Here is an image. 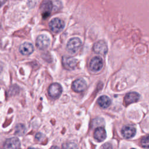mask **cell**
<instances>
[{
    "instance_id": "1",
    "label": "cell",
    "mask_w": 149,
    "mask_h": 149,
    "mask_svg": "<svg viewBox=\"0 0 149 149\" xmlns=\"http://www.w3.org/2000/svg\"><path fill=\"white\" fill-rule=\"evenodd\" d=\"M81 45V41L78 37H73L70 38L66 45V48L68 51L71 54L76 53L79 49L80 48Z\"/></svg>"
},
{
    "instance_id": "2",
    "label": "cell",
    "mask_w": 149,
    "mask_h": 149,
    "mask_svg": "<svg viewBox=\"0 0 149 149\" xmlns=\"http://www.w3.org/2000/svg\"><path fill=\"white\" fill-rule=\"evenodd\" d=\"M65 27L64 22L59 18H54L49 23L50 30L55 33H60Z\"/></svg>"
},
{
    "instance_id": "3",
    "label": "cell",
    "mask_w": 149,
    "mask_h": 149,
    "mask_svg": "<svg viewBox=\"0 0 149 149\" xmlns=\"http://www.w3.org/2000/svg\"><path fill=\"white\" fill-rule=\"evenodd\" d=\"M50 44V40L49 37L45 34H41L38 36L36 39V47L40 49H47Z\"/></svg>"
},
{
    "instance_id": "4",
    "label": "cell",
    "mask_w": 149,
    "mask_h": 149,
    "mask_svg": "<svg viewBox=\"0 0 149 149\" xmlns=\"http://www.w3.org/2000/svg\"><path fill=\"white\" fill-rule=\"evenodd\" d=\"M52 9V3L50 0H44L40 5V9L43 18L48 17Z\"/></svg>"
},
{
    "instance_id": "5",
    "label": "cell",
    "mask_w": 149,
    "mask_h": 149,
    "mask_svg": "<svg viewBox=\"0 0 149 149\" xmlns=\"http://www.w3.org/2000/svg\"><path fill=\"white\" fill-rule=\"evenodd\" d=\"M49 95L53 98H58L62 92V88L61 86L57 83H52L48 90Z\"/></svg>"
},
{
    "instance_id": "6",
    "label": "cell",
    "mask_w": 149,
    "mask_h": 149,
    "mask_svg": "<svg viewBox=\"0 0 149 149\" xmlns=\"http://www.w3.org/2000/svg\"><path fill=\"white\" fill-rule=\"evenodd\" d=\"M103 61L100 56L93 57L90 62V69L94 72H99L103 67Z\"/></svg>"
},
{
    "instance_id": "7",
    "label": "cell",
    "mask_w": 149,
    "mask_h": 149,
    "mask_svg": "<svg viewBox=\"0 0 149 149\" xmlns=\"http://www.w3.org/2000/svg\"><path fill=\"white\" fill-rule=\"evenodd\" d=\"M94 52L100 55H105L108 51V47L106 42L102 40L96 42L93 47Z\"/></svg>"
},
{
    "instance_id": "8",
    "label": "cell",
    "mask_w": 149,
    "mask_h": 149,
    "mask_svg": "<svg viewBox=\"0 0 149 149\" xmlns=\"http://www.w3.org/2000/svg\"><path fill=\"white\" fill-rule=\"evenodd\" d=\"M20 143L17 137H11L5 140L3 149H19Z\"/></svg>"
},
{
    "instance_id": "9",
    "label": "cell",
    "mask_w": 149,
    "mask_h": 149,
    "mask_svg": "<svg viewBox=\"0 0 149 149\" xmlns=\"http://www.w3.org/2000/svg\"><path fill=\"white\" fill-rule=\"evenodd\" d=\"M87 87V84L86 81L83 79H77L75 80L72 84V88L75 92L80 93L84 91Z\"/></svg>"
},
{
    "instance_id": "10",
    "label": "cell",
    "mask_w": 149,
    "mask_h": 149,
    "mask_svg": "<svg viewBox=\"0 0 149 149\" xmlns=\"http://www.w3.org/2000/svg\"><path fill=\"white\" fill-rule=\"evenodd\" d=\"M62 65L65 69L72 70L76 66L77 60L73 57L65 56L62 58Z\"/></svg>"
},
{
    "instance_id": "11",
    "label": "cell",
    "mask_w": 149,
    "mask_h": 149,
    "mask_svg": "<svg viewBox=\"0 0 149 149\" xmlns=\"http://www.w3.org/2000/svg\"><path fill=\"white\" fill-rule=\"evenodd\" d=\"M136 132V129L135 127L133 125H127L123 127L121 133L122 136L126 139H130L133 137Z\"/></svg>"
},
{
    "instance_id": "12",
    "label": "cell",
    "mask_w": 149,
    "mask_h": 149,
    "mask_svg": "<svg viewBox=\"0 0 149 149\" xmlns=\"http://www.w3.org/2000/svg\"><path fill=\"white\" fill-rule=\"evenodd\" d=\"M140 98V95L136 92H130L126 94L124 98V101L126 105H129L132 103L137 102Z\"/></svg>"
},
{
    "instance_id": "13",
    "label": "cell",
    "mask_w": 149,
    "mask_h": 149,
    "mask_svg": "<svg viewBox=\"0 0 149 149\" xmlns=\"http://www.w3.org/2000/svg\"><path fill=\"white\" fill-rule=\"evenodd\" d=\"M19 49L22 55H29L33 52L34 47L30 42H24L20 45Z\"/></svg>"
},
{
    "instance_id": "14",
    "label": "cell",
    "mask_w": 149,
    "mask_h": 149,
    "mask_svg": "<svg viewBox=\"0 0 149 149\" xmlns=\"http://www.w3.org/2000/svg\"><path fill=\"white\" fill-rule=\"evenodd\" d=\"M107 136V133L105 129L103 127H97L94 133V137L95 139L100 142L104 141Z\"/></svg>"
},
{
    "instance_id": "15",
    "label": "cell",
    "mask_w": 149,
    "mask_h": 149,
    "mask_svg": "<svg viewBox=\"0 0 149 149\" xmlns=\"http://www.w3.org/2000/svg\"><path fill=\"white\" fill-rule=\"evenodd\" d=\"M98 104L102 108H108L111 104V100L107 95H102L97 100Z\"/></svg>"
},
{
    "instance_id": "16",
    "label": "cell",
    "mask_w": 149,
    "mask_h": 149,
    "mask_svg": "<svg viewBox=\"0 0 149 149\" xmlns=\"http://www.w3.org/2000/svg\"><path fill=\"white\" fill-rule=\"evenodd\" d=\"M62 149H78L77 145L73 142H66L62 145Z\"/></svg>"
},
{
    "instance_id": "17",
    "label": "cell",
    "mask_w": 149,
    "mask_h": 149,
    "mask_svg": "<svg viewBox=\"0 0 149 149\" xmlns=\"http://www.w3.org/2000/svg\"><path fill=\"white\" fill-rule=\"evenodd\" d=\"M25 130H26V128L24 125H23V124H19L16 127L15 133L20 136L22 135L23 134H24Z\"/></svg>"
},
{
    "instance_id": "18",
    "label": "cell",
    "mask_w": 149,
    "mask_h": 149,
    "mask_svg": "<svg viewBox=\"0 0 149 149\" xmlns=\"http://www.w3.org/2000/svg\"><path fill=\"white\" fill-rule=\"evenodd\" d=\"M141 144L144 148H149V134H147L142 137Z\"/></svg>"
},
{
    "instance_id": "19",
    "label": "cell",
    "mask_w": 149,
    "mask_h": 149,
    "mask_svg": "<svg viewBox=\"0 0 149 149\" xmlns=\"http://www.w3.org/2000/svg\"><path fill=\"white\" fill-rule=\"evenodd\" d=\"M100 149H112V146L109 143H106L102 145Z\"/></svg>"
},
{
    "instance_id": "20",
    "label": "cell",
    "mask_w": 149,
    "mask_h": 149,
    "mask_svg": "<svg viewBox=\"0 0 149 149\" xmlns=\"http://www.w3.org/2000/svg\"><path fill=\"white\" fill-rule=\"evenodd\" d=\"M6 0H0V7L3 5Z\"/></svg>"
},
{
    "instance_id": "21",
    "label": "cell",
    "mask_w": 149,
    "mask_h": 149,
    "mask_svg": "<svg viewBox=\"0 0 149 149\" xmlns=\"http://www.w3.org/2000/svg\"><path fill=\"white\" fill-rule=\"evenodd\" d=\"M50 149H59L57 146H52L50 148Z\"/></svg>"
},
{
    "instance_id": "22",
    "label": "cell",
    "mask_w": 149,
    "mask_h": 149,
    "mask_svg": "<svg viewBox=\"0 0 149 149\" xmlns=\"http://www.w3.org/2000/svg\"><path fill=\"white\" fill-rule=\"evenodd\" d=\"M28 149H36V148H33V147H30V148H29Z\"/></svg>"
},
{
    "instance_id": "23",
    "label": "cell",
    "mask_w": 149,
    "mask_h": 149,
    "mask_svg": "<svg viewBox=\"0 0 149 149\" xmlns=\"http://www.w3.org/2000/svg\"><path fill=\"white\" fill-rule=\"evenodd\" d=\"M132 149H135V148H132Z\"/></svg>"
}]
</instances>
